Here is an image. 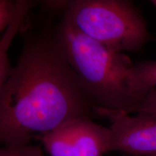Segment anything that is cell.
<instances>
[{"label":"cell","mask_w":156,"mask_h":156,"mask_svg":"<svg viewBox=\"0 0 156 156\" xmlns=\"http://www.w3.org/2000/svg\"><path fill=\"white\" fill-rule=\"evenodd\" d=\"M95 108L54 34H33L0 85V141L3 146L30 143L68 120L97 116Z\"/></svg>","instance_id":"1"},{"label":"cell","mask_w":156,"mask_h":156,"mask_svg":"<svg viewBox=\"0 0 156 156\" xmlns=\"http://www.w3.org/2000/svg\"><path fill=\"white\" fill-rule=\"evenodd\" d=\"M54 35L96 108L129 114L151 90L129 58L82 34L64 17Z\"/></svg>","instance_id":"2"},{"label":"cell","mask_w":156,"mask_h":156,"mask_svg":"<svg viewBox=\"0 0 156 156\" xmlns=\"http://www.w3.org/2000/svg\"><path fill=\"white\" fill-rule=\"evenodd\" d=\"M63 17L117 53L139 51L151 39L147 23L132 0H73Z\"/></svg>","instance_id":"3"},{"label":"cell","mask_w":156,"mask_h":156,"mask_svg":"<svg viewBox=\"0 0 156 156\" xmlns=\"http://www.w3.org/2000/svg\"><path fill=\"white\" fill-rule=\"evenodd\" d=\"M49 156H103L111 152L112 130L80 116L37 136Z\"/></svg>","instance_id":"4"},{"label":"cell","mask_w":156,"mask_h":156,"mask_svg":"<svg viewBox=\"0 0 156 156\" xmlns=\"http://www.w3.org/2000/svg\"><path fill=\"white\" fill-rule=\"evenodd\" d=\"M95 113L111 122V152L156 156V114H122L101 108Z\"/></svg>","instance_id":"5"},{"label":"cell","mask_w":156,"mask_h":156,"mask_svg":"<svg viewBox=\"0 0 156 156\" xmlns=\"http://www.w3.org/2000/svg\"><path fill=\"white\" fill-rule=\"evenodd\" d=\"M16 9L12 19L0 41V85L5 83L12 71L9 58V48L13 38L20 30L29 12L34 5V0H15Z\"/></svg>","instance_id":"6"},{"label":"cell","mask_w":156,"mask_h":156,"mask_svg":"<svg viewBox=\"0 0 156 156\" xmlns=\"http://www.w3.org/2000/svg\"><path fill=\"white\" fill-rule=\"evenodd\" d=\"M0 156H46L39 145L31 143L19 145H5L0 150Z\"/></svg>","instance_id":"7"},{"label":"cell","mask_w":156,"mask_h":156,"mask_svg":"<svg viewBox=\"0 0 156 156\" xmlns=\"http://www.w3.org/2000/svg\"><path fill=\"white\" fill-rule=\"evenodd\" d=\"M136 75L150 88L156 87V62L144 61L134 65Z\"/></svg>","instance_id":"8"},{"label":"cell","mask_w":156,"mask_h":156,"mask_svg":"<svg viewBox=\"0 0 156 156\" xmlns=\"http://www.w3.org/2000/svg\"><path fill=\"white\" fill-rule=\"evenodd\" d=\"M16 9L15 0H0V30L5 31L10 23Z\"/></svg>","instance_id":"9"},{"label":"cell","mask_w":156,"mask_h":156,"mask_svg":"<svg viewBox=\"0 0 156 156\" xmlns=\"http://www.w3.org/2000/svg\"><path fill=\"white\" fill-rule=\"evenodd\" d=\"M146 113L156 114V87H152L143 101L132 109L129 114Z\"/></svg>","instance_id":"10"},{"label":"cell","mask_w":156,"mask_h":156,"mask_svg":"<svg viewBox=\"0 0 156 156\" xmlns=\"http://www.w3.org/2000/svg\"><path fill=\"white\" fill-rule=\"evenodd\" d=\"M73 0H40L44 7L51 11H58L65 9Z\"/></svg>","instance_id":"11"},{"label":"cell","mask_w":156,"mask_h":156,"mask_svg":"<svg viewBox=\"0 0 156 156\" xmlns=\"http://www.w3.org/2000/svg\"><path fill=\"white\" fill-rule=\"evenodd\" d=\"M150 1H151V2L156 7V0H150Z\"/></svg>","instance_id":"12"}]
</instances>
